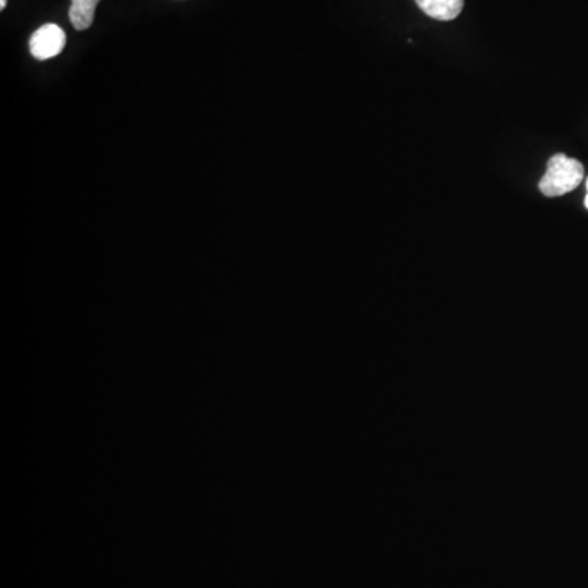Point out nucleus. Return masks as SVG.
Listing matches in <instances>:
<instances>
[{
  "mask_svg": "<svg viewBox=\"0 0 588 588\" xmlns=\"http://www.w3.org/2000/svg\"><path fill=\"white\" fill-rule=\"evenodd\" d=\"M585 208L588 210V179H587V196H585Z\"/></svg>",
  "mask_w": 588,
  "mask_h": 588,
  "instance_id": "obj_6",
  "label": "nucleus"
},
{
  "mask_svg": "<svg viewBox=\"0 0 588 588\" xmlns=\"http://www.w3.org/2000/svg\"><path fill=\"white\" fill-rule=\"evenodd\" d=\"M64 46H66V33L63 28H59L54 23H46L30 38V53L33 54V58L40 61L58 56Z\"/></svg>",
  "mask_w": 588,
  "mask_h": 588,
  "instance_id": "obj_2",
  "label": "nucleus"
},
{
  "mask_svg": "<svg viewBox=\"0 0 588 588\" xmlns=\"http://www.w3.org/2000/svg\"><path fill=\"white\" fill-rule=\"evenodd\" d=\"M420 10L428 17L450 22L463 12L464 0H415Z\"/></svg>",
  "mask_w": 588,
  "mask_h": 588,
  "instance_id": "obj_3",
  "label": "nucleus"
},
{
  "mask_svg": "<svg viewBox=\"0 0 588 588\" xmlns=\"http://www.w3.org/2000/svg\"><path fill=\"white\" fill-rule=\"evenodd\" d=\"M585 169L577 159L566 154H556L548 162V170L543 179L539 180V192L549 198L574 192L584 182Z\"/></svg>",
  "mask_w": 588,
  "mask_h": 588,
  "instance_id": "obj_1",
  "label": "nucleus"
},
{
  "mask_svg": "<svg viewBox=\"0 0 588 588\" xmlns=\"http://www.w3.org/2000/svg\"><path fill=\"white\" fill-rule=\"evenodd\" d=\"M100 0H72L69 9V20L76 30H87L92 27L95 17V7Z\"/></svg>",
  "mask_w": 588,
  "mask_h": 588,
  "instance_id": "obj_4",
  "label": "nucleus"
},
{
  "mask_svg": "<svg viewBox=\"0 0 588 588\" xmlns=\"http://www.w3.org/2000/svg\"><path fill=\"white\" fill-rule=\"evenodd\" d=\"M7 7V0H0V9L4 10Z\"/></svg>",
  "mask_w": 588,
  "mask_h": 588,
  "instance_id": "obj_5",
  "label": "nucleus"
}]
</instances>
